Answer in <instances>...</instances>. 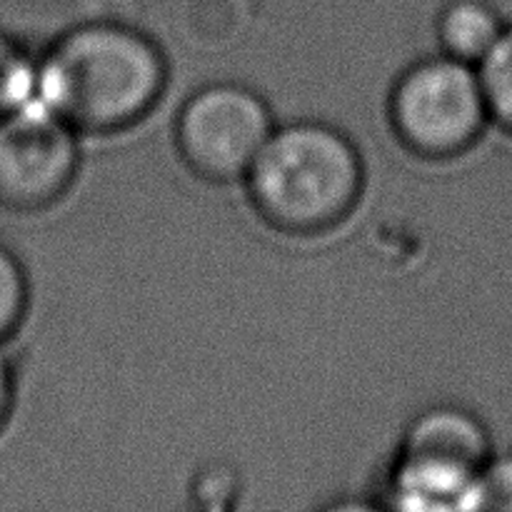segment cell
<instances>
[{
    "mask_svg": "<svg viewBox=\"0 0 512 512\" xmlns=\"http://www.w3.org/2000/svg\"><path fill=\"white\" fill-rule=\"evenodd\" d=\"M168 85L153 38L123 23H80L35 63V98L80 135H110L148 118Z\"/></svg>",
    "mask_w": 512,
    "mask_h": 512,
    "instance_id": "1",
    "label": "cell"
},
{
    "mask_svg": "<svg viewBox=\"0 0 512 512\" xmlns=\"http://www.w3.org/2000/svg\"><path fill=\"white\" fill-rule=\"evenodd\" d=\"M243 183L265 223L288 235H315L353 213L363 195L365 168L343 130L293 120L275 125Z\"/></svg>",
    "mask_w": 512,
    "mask_h": 512,
    "instance_id": "2",
    "label": "cell"
},
{
    "mask_svg": "<svg viewBox=\"0 0 512 512\" xmlns=\"http://www.w3.org/2000/svg\"><path fill=\"white\" fill-rule=\"evenodd\" d=\"M493 455L488 425L473 410L455 403L420 410L390 468V512H460Z\"/></svg>",
    "mask_w": 512,
    "mask_h": 512,
    "instance_id": "3",
    "label": "cell"
},
{
    "mask_svg": "<svg viewBox=\"0 0 512 512\" xmlns=\"http://www.w3.org/2000/svg\"><path fill=\"white\" fill-rule=\"evenodd\" d=\"M388 115L395 138L425 160L468 153L493 125L478 68L443 53L400 75L390 90Z\"/></svg>",
    "mask_w": 512,
    "mask_h": 512,
    "instance_id": "4",
    "label": "cell"
},
{
    "mask_svg": "<svg viewBox=\"0 0 512 512\" xmlns=\"http://www.w3.org/2000/svg\"><path fill=\"white\" fill-rule=\"evenodd\" d=\"M275 130L273 110L260 93L240 83H210L195 90L175 120L183 163L208 183L245 180Z\"/></svg>",
    "mask_w": 512,
    "mask_h": 512,
    "instance_id": "5",
    "label": "cell"
},
{
    "mask_svg": "<svg viewBox=\"0 0 512 512\" xmlns=\"http://www.w3.org/2000/svg\"><path fill=\"white\" fill-rule=\"evenodd\" d=\"M78 130L38 98L0 118V205L35 213L58 203L80 168Z\"/></svg>",
    "mask_w": 512,
    "mask_h": 512,
    "instance_id": "6",
    "label": "cell"
},
{
    "mask_svg": "<svg viewBox=\"0 0 512 512\" xmlns=\"http://www.w3.org/2000/svg\"><path fill=\"white\" fill-rule=\"evenodd\" d=\"M505 18L488 0H450L438 15L440 53L478 68L505 30Z\"/></svg>",
    "mask_w": 512,
    "mask_h": 512,
    "instance_id": "7",
    "label": "cell"
},
{
    "mask_svg": "<svg viewBox=\"0 0 512 512\" xmlns=\"http://www.w3.org/2000/svg\"><path fill=\"white\" fill-rule=\"evenodd\" d=\"M478 75L490 123L512 135V23L505 25L498 43L478 63Z\"/></svg>",
    "mask_w": 512,
    "mask_h": 512,
    "instance_id": "8",
    "label": "cell"
},
{
    "mask_svg": "<svg viewBox=\"0 0 512 512\" xmlns=\"http://www.w3.org/2000/svg\"><path fill=\"white\" fill-rule=\"evenodd\" d=\"M460 512H512V453H495L465 493Z\"/></svg>",
    "mask_w": 512,
    "mask_h": 512,
    "instance_id": "9",
    "label": "cell"
},
{
    "mask_svg": "<svg viewBox=\"0 0 512 512\" xmlns=\"http://www.w3.org/2000/svg\"><path fill=\"white\" fill-rule=\"evenodd\" d=\"M35 98V63L0 30V118Z\"/></svg>",
    "mask_w": 512,
    "mask_h": 512,
    "instance_id": "10",
    "label": "cell"
},
{
    "mask_svg": "<svg viewBox=\"0 0 512 512\" xmlns=\"http://www.w3.org/2000/svg\"><path fill=\"white\" fill-rule=\"evenodd\" d=\"M28 275L20 260L0 245V343L10 338L28 313Z\"/></svg>",
    "mask_w": 512,
    "mask_h": 512,
    "instance_id": "11",
    "label": "cell"
},
{
    "mask_svg": "<svg viewBox=\"0 0 512 512\" xmlns=\"http://www.w3.org/2000/svg\"><path fill=\"white\" fill-rule=\"evenodd\" d=\"M15 385H13V368H10L8 358L0 353V430L8 423L10 410H13Z\"/></svg>",
    "mask_w": 512,
    "mask_h": 512,
    "instance_id": "12",
    "label": "cell"
},
{
    "mask_svg": "<svg viewBox=\"0 0 512 512\" xmlns=\"http://www.w3.org/2000/svg\"><path fill=\"white\" fill-rule=\"evenodd\" d=\"M318 512H390L388 505H378L365 498H340L323 505Z\"/></svg>",
    "mask_w": 512,
    "mask_h": 512,
    "instance_id": "13",
    "label": "cell"
}]
</instances>
